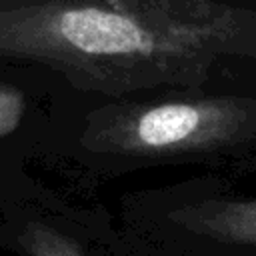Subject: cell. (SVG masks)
Listing matches in <instances>:
<instances>
[{
    "label": "cell",
    "instance_id": "1",
    "mask_svg": "<svg viewBox=\"0 0 256 256\" xmlns=\"http://www.w3.org/2000/svg\"><path fill=\"white\" fill-rule=\"evenodd\" d=\"M0 54L110 96L198 88L216 64L256 56V10L222 0H28L0 10Z\"/></svg>",
    "mask_w": 256,
    "mask_h": 256
},
{
    "label": "cell",
    "instance_id": "5",
    "mask_svg": "<svg viewBox=\"0 0 256 256\" xmlns=\"http://www.w3.org/2000/svg\"><path fill=\"white\" fill-rule=\"evenodd\" d=\"M22 96L12 88L0 86V136L16 128L22 116Z\"/></svg>",
    "mask_w": 256,
    "mask_h": 256
},
{
    "label": "cell",
    "instance_id": "2",
    "mask_svg": "<svg viewBox=\"0 0 256 256\" xmlns=\"http://www.w3.org/2000/svg\"><path fill=\"white\" fill-rule=\"evenodd\" d=\"M256 136V100L200 96L94 110L82 144L120 156H180L242 144Z\"/></svg>",
    "mask_w": 256,
    "mask_h": 256
},
{
    "label": "cell",
    "instance_id": "3",
    "mask_svg": "<svg viewBox=\"0 0 256 256\" xmlns=\"http://www.w3.org/2000/svg\"><path fill=\"white\" fill-rule=\"evenodd\" d=\"M172 218L196 234L256 246V200H208L186 206Z\"/></svg>",
    "mask_w": 256,
    "mask_h": 256
},
{
    "label": "cell",
    "instance_id": "4",
    "mask_svg": "<svg viewBox=\"0 0 256 256\" xmlns=\"http://www.w3.org/2000/svg\"><path fill=\"white\" fill-rule=\"evenodd\" d=\"M22 242L30 256H82L70 238L44 224H30L22 234Z\"/></svg>",
    "mask_w": 256,
    "mask_h": 256
}]
</instances>
